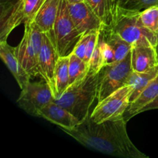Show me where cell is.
Masks as SVG:
<instances>
[{
	"instance_id": "cell-1",
	"label": "cell",
	"mask_w": 158,
	"mask_h": 158,
	"mask_svg": "<svg viewBox=\"0 0 158 158\" xmlns=\"http://www.w3.org/2000/svg\"><path fill=\"white\" fill-rule=\"evenodd\" d=\"M62 130L83 146L102 154L125 158L148 157L130 139L125 117L97 123L89 114L73 130Z\"/></svg>"
},
{
	"instance_id": "cell-2",
	"label": "cell",
	"mask_w": 158,
	"mask_h": 158,
	"mask_svg": "<svg viewBox=\"0 0 158 158\" xmlns=\"http://www.w3.org/2000/svg\"><path fill=\"white\" fill-rule=\"evenodd\" d=\"M100 73L87 74L86 78L78 84L68 88L54 102L70 112L80 122L90 114L94 100L97 97Z\"/></svg>"
},
{
	"instance_id": "cell-3",
	"label": "cell",
	"mask_w": 158,
	"mask_h": 158,
	"mask_svg": "<svg viewBox=\"0 0 158 158\" xmlns=\"http://www.w3.org/2000/svg\"><path fill=\"white\" fill-rule=\"evenodd\" d=\"M140 11H131L118 8L110 29L118 34L132 46H150L155 47L158 35L143 26L140 20Z\"/></svg>"
},
{
	"instance_id": "cell-4",
	"label": "cell",
	"mask_w": 158,
	"mask_h": 158,
	"mask_svg": "<svg viewBox=\"0 0 158 158\" xmlns=\"http://www.w3.org/2000/svg\"><path fill=\"white\" fill-rule=\"evenodd\" d=\"M45 0H9L2 3L0 15V41H7L17 26L33 21Z\"/></svg>"
},
{
	"instance_id": "cell-5",
	"label": "cell",
	"mask_w": 158,
	"mask_h": 158,
	"mask_svg": "<svg viewBox=\"0 0 158 158\" xmlns=\"http://www.w3.org/2000/svg\"><path fill=\"white\" fill-rule=\"evenodd\" d=\"M83 35L75 26L69 15L67 2L61 0L52 38L59 56H69L72 54L74 48Z\"/></svg>"
},
{
	"instance_id": "cell-6",
	"label": "cell",
	"mask_w": 158,
	"mask_h": 158,
	"mask_svg": "<svg viewBox=\"0 0 158 158\" xmlns=\"http://www.w3.org/2000/svg\"><path fill=\"white\" fill-rule=\"evenodd\" d=\"M132 72L131 52L121 61L103 66L97 85V103L127 85Z\"/></svg>"
},
{
	"instance_id": "cell-7",
	"label": "cell",
	"mask_w": 158,
	"mask_h": 158,
	"mask_svg": "<svg viewBox=\"0 0 158 158\" xmlns=\"http://www.w3.org/2000/svg\"><path fill=\"white\" fill-rule=\"evenodd\" d=\"M133 88L126 85L111 94L102 101L98 102L97 106L90 113V118L97 123L110 120H117L124 117L127 110L131 102L130 97Z\"/></svg>"
},
{
	"instance_id": "cell-8",
	"label": "cell",
	"mask_w": 158,
	"mask_h": 158,
	"mask_svg": "<svg viewBox=\"0 0 158 158\" xmlns=\"http://www.w3.org/2000/svg\"><path fill=\"white\" fill-rule=\"evenodd\" d=\"M21 90L17 104L27 114L35 117H39L40 111L55 99L52 89L43 78L39 82L30 81Z\"/></svg>"
},
{
	"instance_id": "cell-9",
	"label": "cell",
	"mask_w": 158,
	"mask_h": 158,
	"mask_svg": "<svg viewBox=\"0 0 158 158\" xmlns=\"http://www.w3.org/2000/svg\"><path fill=\"white\" fill-rule=\"evenodd\" d=\"M69 15L83 35L94 31H101L105 29L104 25L90 9L86 2L77 3L67 2Z\"/></svg>"
},
{
	"instance_id": "cell-10",
	"label": "cell",
	"mask_w": 158,
	"mask_h": 158,
	"mask_svg": "<svg viewBox=\"0 0 158 158\" xmlns=\"http://www.w3.org/2000/svg\"><path fill=\"white\" fill-rule=\"evenodd\" d=\"M52 40L46 33L43 34V45L38 56L39 74L49 84L55 96V74L56 66L59 59Z\"/></svg>"
},
{
	"instance_id": "cell-11",
	"label": "cell",
	"mask_w": 158,
	"mask_h": 158,
	"mask_svg": "<svg viewBox=\"0 0 158 158\" xmlns=\"http://www.w3.org/2000/svg\"><path fill=\"white\" fill-rule=\"evenodd\" d=\"M31 22H28L24 25V34L19 44L15 47V52L23 69L31 77H34L40 74L38 70V60L31 41Z\"/></svg>"
},
{
	"instance_id": "cell-12",
	"label": "cell",
	"mask_w": 158,
	"mask_h": 158,
	"mask_svg": "<svg viewBox=\"0 0 158 158\" xmlns=\"http://www.w3.org/2000/svg\"><path fill=\"white\" fill-rule=\"evenodd\" d=\"M39 117H43L64 130H73L80 123L78 118L54 101L40 111Z\"/></svg>"
},
{
	"instance_id": "cell-13",
	"label": "cell",
	"mask_w": 158,
	"mask_h": 158,
	"mask_svg": "<svg viewBox=\"0 0 158 158\" xmlns=\"http://www.w3.org/2000/svg\"><path fill=\"white\" fill-rule=\"evenodd\" d=\"M0 57L16 80L20 89H24L32 77L20 64L15 56V48L9 46L7 41H0Z\"/></svg>"
},
{
	"instance_id": "cell-14",
	"label": "cell",
	"mask_w": 158,
	"mask_h": 158,
	"mask_svg": "<svg viewBox=\"0 0 158 158\" xmlns=\"http://www.w3.org/2000/svg\"><path fill=\"white\" fill-rule=\"evenodd\" d=\"M131 66L134 72L148 73L158 67L155 47L135 46L131 49Z\"/></svg>"
},
{
	"instance_id": "cell-15",
	"label": "cell",
	"mask_w": 158,
	"mask_h": 158,
	"mask_svg": "<svg viewBox=\"0 0 158 158\" xmlns=\"http://www.w3.org/2000/svg\"><path fill=\"white\" fill-rule=\"evenodd\" d=\"M60 2L61 0H45L33 19L34 23L49 35L51 40Z\"/></svg>"
},
{
	"instance_id": "cell-16",
	"label": "cell",
	"mask_w": 158,
	"mask_h": 158,
	"mask_svg": "<svg viewBox=\"0 0 158 158\" xmlns=\"http://www.w3.org/2000/svg\"><path fill=\"white\" fill-rule=\"evenodd\" d=\"M158 97V74L157 77L151 80L148 86L145 88L142 94L130 104L124 114L126 121L129 120L137 114L141 112V110L147 104Z\"/></svg>"
},
{
	"instance_id": "cell-17",
	"label": "cell",
	"mask_w": 158,
	"mask_h": 158,
	"mask_svg": "<svg viewBox=\"0 0 158 158\" xmlns=\"http://www.w3.org/2000/svg\"><path fill=\"white\" fill-rule=\"evenodd\" d=\"M157 74L158 67H156L155 69L148 73H138L133 71L127 82V85H130L133 88L132 94L130 97L131 103L142 94L145 88L148 86L150 82L154 80Z\"/></svg>"
},
{
	"instance_id": "cell-18",
	"label": "cell",
	"mask_w": 158,
	"mask_h": 158,
	"mask_svg": "<svg viewBox=\"0 0 158 158\" xmlns=\"http://www.w3.org/2000/svg\"><path fill=\"white\" fill-rule=\"evenodd\" d=\"M94 13L104 25V29H110L115 16V11L110 0H85Z\"/></svg>"
},
{
	"instance_id": "cell-19",
	"label": "cell",
	"mask_w": 158,
	"mask_h": 158,
	"mask_svg": "<svg viewBox=\"0 0 158 158\" xmlns=\"http://www.w3.org/2000/svg\"><path fill=\"white\" fill-rule=\"evenodd\" d=\"M69 56L59 57L56 66L54 80H55V98L60 97L69 87Z\"/></svg>"
},
{
	"instance_id": "cell-20",
	"label": "cell",
	"mask_w": 158,
	"mask_h": 158,
	"mask_svg": "<svg viewBox=\"0 0 158 158\" xmlns=\"http://www.w3.org/2000/svg\"><path fill=\"white\" fill-rule=\"evenodd\" d=\"M104 35L105 40L110 45L114 52V63L123 60L130 52L133 46L121 38L118 34L110 30L103 29L101 30Z\"/></svg>"
},
{
	"instance_id": "cell-21",
	"label": "cell",
	"mask_w": 158,
	"mask_h": 158,
	"mask_svg": "<svg viewBox=\"0 0 158 158\" xmlns=\"http://www.w3.org/2000/svg\"><path fill=\"white\" fill-rule=\"evenodd\" d=\"M69 87L83 81L88 74V63L72 53L69 56ZM68 87V88H69Z\"/></svg>"
},
{
	"instance_id": "cell-22",
	"label": "cell",
	"mask_w": 158,
	"mask_h": 158,
	"mask_svg": "<svg viewBox=\"0 0 158 158\" xmlns=\"http://www.w3.org/2000/svg\"><path fill=\"white\" fill-rule=\"evenodd\" d=\"M114 11L117 9L131 11H142L151 6H158V0H110Z\"/></svg>"
},
{
	"instance_id": "cell-23",
	"label": "cell",
	"mask_w": 158,
	"mask_h": 158,
	"mask_svg": "<svg viewBox=\"0 0 158 158\" xmlns=\"http://www.w3.org/2000/svg\"><path fill=\"white\" fill-rule=\"evenodd\" d=\"M140 20L145 28L158 35V6H151L140 11Z\"/></svg>"
},
{
	"instance_id": "cell-24",
	"label": "cell",
	"mask_w": 158,
	"mask_h": 158,
	"mask_svg": "<svg viewBox=\"0 0 158 158\" xmlns=\"http://www.w3.org/2000/svg\"><path fill=\"white\" fill-rule=\"evenodd\" d=\"M98 44L99 46H100V51H101L102 56H103L104 66L114 63L115 62V60H114V52L110 45L105 40L104 35H103L102 31H100V32Z\"/></svg>"
},
{
	"instance_id": "cell-25",
	"label": "cell",
	"mask_w": 158,
	"mask_h": 158,
	"mask_svg": "<svg viewBox=\"0 0 158 158\" xmlns=\"http://www.w3.org/2000/svg\"><path fill=\"white\" fill-rule=\"evenodd\" d=\"M104 66V61H103V56L101 51L100 49L99 44H97L89 63H88V74H97L100 73L102 68Z\"/></svg>"
},
{
	"instance_id": "cell-26",
	"label": "cell",
	"mask_w": 158,
	"mask_h": 158,
	"mask_svg": "<svg viewBox=\"0 0 158 158\" xmlns=\"http://www.w3.org/2000/svg\"><path fill=\"white\" fill-rule=\"evenodd\" d=\"M43 34L44 32L40 29L36 25V23L32 21L30 23V35H31V41L33 46L34 50H35V54H36L37 60H38V56L41 49L42 45H43Z\"/></svg>"
},
{
	"instance_id": "cell-27",
	"label": "cell",
	"mask_w": 158,
	"mask_h": 158,
	"mask_svg": "<svg viewBox=\"0 0 158 158\" xmlns=\"http://www.w3.org/2000/svg\"><path fill=\"white\" fill-rule=\"evenodd\" d=\"M100 32V31H94V32L89 33V40H88L87 44H86V56H85L84 60L86 63H89V60H90L91 56H92L93 53H94V50H95L96 47H97V44H98Z\"/></svg>"
},
{
	"instance_id": "cell-28",
	"label": "cell",
	"mask_w": 158,
	"mask_h": 158,
	"mask_svg": "<svg viewBox=\"0 0 158 158\" xmlns=\"http://www.w3.org/2000/svg\"><path fill=\"white\" fill-rule=\"evenodd\" d=\"M89 33L83 35L77 44L76 47L74 48V50L73 52V53L75 54L77 57L83 60H85V56H86V44H87V41L89 40Z\"/></svg>"
},
{
	"instance_id": "cell-29",
	"label": "cell",
	"mask_w": 158,
	"mask_h": 158,
	"mask_svg": "<svg viewBox=\"0 0 158 158\" xmlns=\"http://www.w3.org/2000/svg\"><path fill=\"white\" fill-rule=\"evenodd\" d=\"M155 109H158V97H156V98L154 99V100H153L152 101L150 102L148 104H147L146 106L141 110V112H144V111H148V110H155Z\"/></svg>"
},
{
	"instance_id": "cell-30",
	"label": "cell",
	"mask_w": 158,
	"mask_h": 158,
	"mask_svg": "<svg viewBox=\"0 0 158 158\" xmlns=\"http://www.w3.org/2000/svg\"><path fill=\"white\" fill-rule=\"evenodd\" d=\"M66 1L69 3H77V2H85V0H66Z\"/></svg>"
},
{
	"instance_id": "cell-31",
	"label": "cell",
	"mask_w": 158,
	"mask_h": 158,
	"mask_svg": "<svg viewBox=\"0 0 158 158\" xmlns=\"http://www.w3.org/2000/svg\"><path fill=\"white\" fill-rule=\"evenodd\" d=\"M155 49H156V52H157V61H158V43L157 44V46H155Z\"/></svg>"
}]
</instances>
